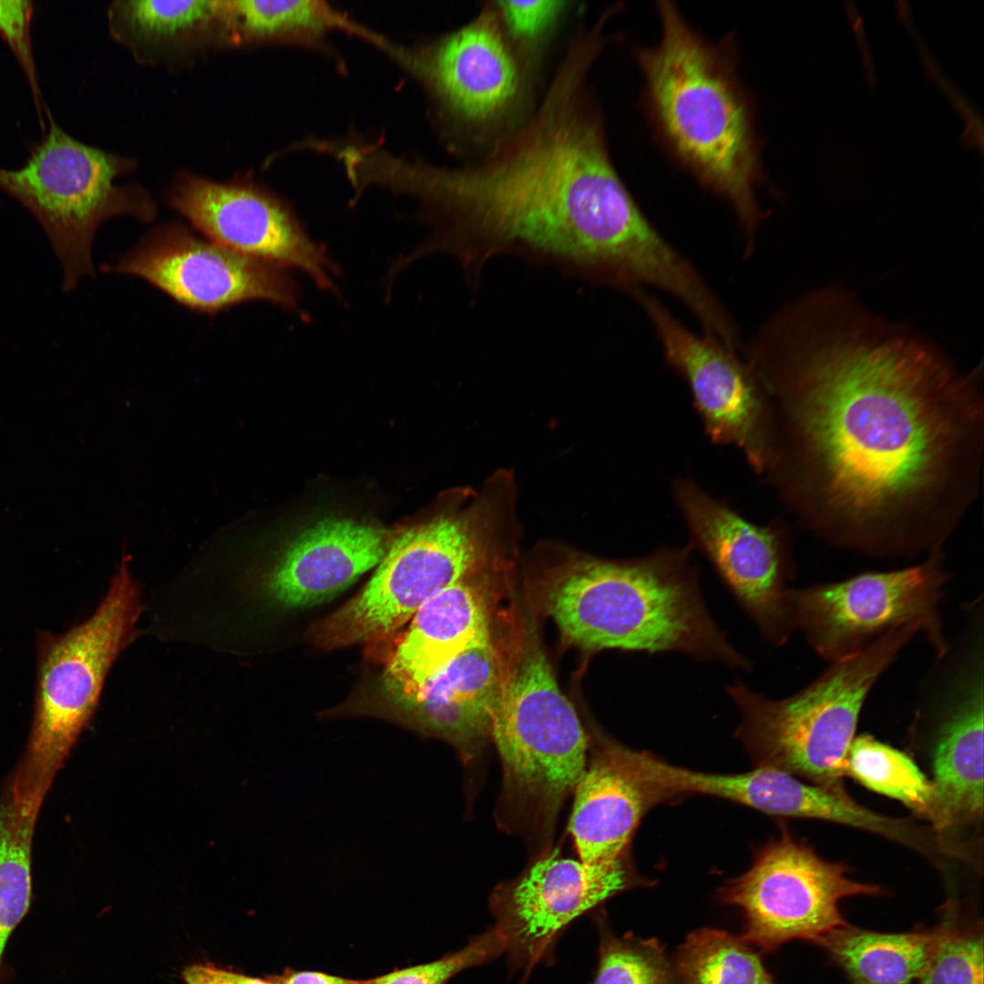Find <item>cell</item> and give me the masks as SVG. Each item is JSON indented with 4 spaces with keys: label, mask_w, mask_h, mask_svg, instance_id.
<instances>
[{
    "label": "cell",
    "mask_w": 984,
    "mask_h": 984,
    "mask_svg": "<svg viewBox=\"0 0 984 984\" xmlns=\"http://www.w3.org/2000/svg\"><path fill=\"white\" fill-rule=\"evenodd\" d=\"M659 43L635 50L657 135L701 184L732 207L751 252L764 214L753 109L736 72L734 37L707 41L671 2H658Z\"/></svg>",
    "instance_id": "cell-3"
},
{
    "label": "cell",
    "mask_w": 984,
    "mask_h": 984,
    "mask_svg": "<svg viewBox=\"0 0 984 984\" xmlns=\"http://www.w3.org/2000/svg\"><path fill=\"white\" fill-rule=\"evenodd\" d=\"M515 474L499 468L450 495L444 508L391 543L365 586L318 623L322 648L393 639L431 599L464 579L518 525Z\"/></svg>",
    "instance_id": "cell-5"
},
{
    "label": "cell",
    "mask_w": 984,
    "mask_h": 984,
    "mask_svg": "<svg viewBox=\"0 0 984 984\" xmlns=\"http://www.w3.org/2000/svg\"><path fill=\"white\" fill-rule=\"evenodd\" d=\"M944 932V922L927 931L883 933L847 923L815 943L841 967L852 984H916Z\"/></svg>",
    "instance_id": "cell-24"
},
{
    "label": "cell",
    "mask_w": 984,
    "mask_h": 984,
    "mask_svg": "<svg viewBox=\"0 0 984 984\" xmlns=\"http://www.w3.org/2000/svg\"><path fill=\"white\" fill-rule=\"evenodd\" d=\"M490 740L502 767L495 817L538 856L551 849L560 809L585 770L589 736L534 640L504 677Z\"/></svg>",
    "instance_id": "cell-6"
},
{
    "label": "cell",
    "mask_w": 984,
    "mask_h": 984,
    "mask_svg": "<svg viewBox=\"0 0 984 984\" xmlns=\"http://www.w3.org/2000/svg\"><path fill=\"white\" fill-rule=\"evenodd\" d=\"M629 877L621 859L589 864L563 857L558 849L537 856L518 876L498 886L490 907L517 962L542 956L573 920L624 890Z\"/></svg>",
    "instance_id": "cell-18"
},
{
    "label": "cell",
    "mask_w": 984,
    "mask_h": 984,
    "mask_svg": "<svg viewBox=\"0 0 984 984\" xmlns=\"http://www.w3.org/2000/svg\"><path fill=\"white\" fill-rule=\"evenodd\" d=\"M48 120L22 168H0V190L42 226L62 267V291L68 292L94 275L92 246L103 222L119 215L149 222L156 207L143 189L115 184L128 161L70 137L49 113Z\"/></svg>",
    "instance_id": "cell-9"
},
{
    "label": "cell",
    "mask_w": 984,
    "mask_h": 984,
    "mask_svg": "<svg viewBox=\"0 0 984 984\" xmlns=\"http://www.w3.org/2000/svg\"><path fill=\"white\" fill-rule=\"evenodd\" d=\"M275 984H363L361 980L345 979L323 972L285 970L282 975L269 978Z\"/></svg>",
    "instance_id": "cell-35"
},
{
    "label": "cell",
    "mask_w": 984,
    "mask_h": 984,
    "mask_svg": "<svg viewBox=\"0 0 984 984\" xmlns=\"http://www.w3.org/2000/svg\"><path fill=\"white\" fill-rule=\"evenodd\" d=\"M678 984H775L743 939L702 928L692 933L677 957Z\"/></svg>",
    "instance_id": "cell-28"
},
{
    "label": "cell",
    "mask_w": 984,
    "mask_h": 984,
    "mask_svg": "<svg viewBox=\"0 0 984 984\" xmlns=\"http://www.w3.org/2000/svg\"><path fill=\"white\" fill-rule=\"evenodd\" d=\"M671 497L689 534L764 639L784 644L794 630L787 603L794 576L792 537L780 519L750 521L689 477L671 483Z\"/></svg>",
    "instance_id": "cell-13"
},
{
    "label": "cell",
    "mask_w": 984,
    "mask_h": 984,
    "mask_svg": "<svg viewBox=\"0 0 984 984\" xmlns=\"http://www.w3.org/2000/svg\"><path fill=\"white\" fill-rule=\"evenodd\" d=\"M942 920V938L916 984H983L981 926L962 919L951 902Z\"/></svg>",
    "instance_id": "cell-29"
},
{
    "label": "cell",
    "mask_w": 984,
    "mask_h": 984,
    "mask_svg": "<svg viewBox=\"0 0 984 984\" xmlns=\"http://www.w3.org/2000/svg\"><path fill=\"white\" fill-rule=\"evenodd\" d=\"M108 17L115 37L145 62L231 45L228 1H116Z\"/></svg>",
    "instance_id": "cell-23"
},
{
    "label": "cell",
    "mask_w": 984,
    "mask_h": 984,
    "mask_svg": "<svg viewBox=\"0 0 984 984\" xmlns=\"http://www.w3.org/2000/svg\"><path fill=\"white\" fill-rule=\"evenodd\" d=\"M597 60L590 47L569 46L536 108L476 160L399 165L397 190L420 202L431 228L412 260L450 255L474 286L503 255L627 292L666 279L675 249L613 164L589 81Z\"/></svg>",
    "instance_id": "cell-2"
},
{
    "label": "cell",
    "mask_w": 984,
    "mask_h": 984,
    "mask_svg": "<svg viewBox=\"0 0 984 984\" xmlns=\"http://www.w3.org/2000/svg\"><path fill=\"white\" fill-rule=\"evenodd\" d=\"M182 979L185 984H275L269 978H254L210 963L187 966L182 970Z\"/></svg>",
    "instance_id": "cell-34"
},
{
    "label": "cell",
    "mask_w": 984,
    "mask_h": 984,
    "mask_svg": "<svg viewBox=\"0 0 984 984\" xmlns=\"http://www.w3.org/2000/svg\"><path fill=\"white\" fill-rule=\"evenodd\" d=\"M920 712L934 724L931 826L955 851L956 829L983 816L984 635L956 631L918 687Z\"/></svg>",
    "instance_id": "cell-11"
},
{
    "label": "cell",
    "mask_w": 984,
    "mask_h": 984,
    "mask_svg": "<svg viewBox=\"0 0 984 984\" xmlns=\"http://www.w3.org/2000/svg\"><path fill=\"white\" fill-rule=\"evenodd\" d=\"M231 45L293 37H314L332 29L383 40L323 1L241 0L228 2Z\"/></svg>",
    "instance_id": "cell-25"
},
{
    "label": "cell",
    "mask_w": 984,
    "mask_h": 984,
    "mask_svg": "<svg viewBox=\"0 0 984 984\" xmlns=\"http://www.w3.org/2000/svg\"><path fill=\"white\" fill-rule=\"evenodd\" d=\"M692 551L687 544L629 560L573 556L547 588V611L583 650L676 651L749 671L706 609Z\"/></svg>",
    "instance_id": "cell-4"
},
{
    "label": "cell",
    "mask_w": 984,
    "mask_h": 984,
    "mask_svg": "<svg viewBox=\"0 0 984 984\" xmlns=\"http://www.w3.org/2000/svg\"><path fill=\"white\" fill-rule=\"evenodd\" d=\"M920 632L894 629L859 653L833 662L796 693L774 700L737 682L725 687L742 721L736 735L759 766L845 790L847 755L865 701L879 677Z\"/></svg>",
    "instance_id": "cell-7"
},
{
    "label": "cell",
    "mask_w": 984,
    "mask_h": 984,
    "mask_svg": "<svg viewBox=\"0 0 984 984\" xmlns=\"http://www.w3.org/2000/svg\"><path fill=\"white\" fill-rule=\"evenodd\" d=\"M846 774L870 790L898 800L932 823V781L899 750L868 734L855 737L847 755Z\"/></svg>",
    "instance_id": "cell-27"
},
{
    "label": "cell",
    "mask_w": 984,
    "mask_h": 984,
    "mask_svg": "<svg viewBox=\"0 0 984 984\" xmlns=\"http://www.w3.org/2000/svg\"><path fill=\"white\" fill-rule=\"evenodd\" d=\"M502 26L517 49L533 66L540 46L568 9L566 1H494Z\"/></svg>",
    "instance_id": "cell-32"
},
{
    "label": "cell",
    "mask_w": 984,
    "mask_h": 984,
    "mask_svg": "<svg viewBox=\"0 0 984 984\" xmlns=\"http://www.w3.org/2000/svg\"><path fill=\"white\" fill-rule=\"evenodd\" d=\"M949 579L942 548L907 569L788 589L794 630L833 663L852 657L888 631L917 624L935 654L948 643L940 605Z\"/></svg>",
    "instance_id": "cell-10"
},
{
    "label": "cell",
    "mask_w": 984,
    "mask_h": 984,
    "mask_svg": "<svg viewBox=\"0 0 984 984\" xmlns=\"http://www.w3.org/2000/svg\"><path fill=\"white\" fill-rule=\"evenodd\" d=\"M507 948L506 936L494 926L474 938L463 948L437 960L396 969L363 980V984H446L459 972L489 961L507 951Z\"/></svg>",
    "instance_id": "cell-31"
},
{
    "label": "cell",
    "mask_w": 984,
    "mask_h": 984,
    "mask_svg": "<svg viewBox=\"0 0 984 984\" xmlns=\"http://www.w3.org/2000/svg\"><path fill=\"white\" fill-rule=\"evenodd\" d=\"M140 597L126 559L94 613L67 631L36 634L34 716L15 778L47 792L97 708L107 674L131 641Z\"/></svg>",
    "instance_id": "cell-8"
},
{
    "label": "cell",
    "mask_w": 984,
    "mask_h": 984,
    "mask_svg": "<svg viewBox=\"0 0 984 984\" xmlns=\"http://www.w3.org/2000/svg\"><path fill=\"white\" fill-rule=\"evenodd\" d=\"M574 794L569 831L579 859L589 864L620 860L651 803L621 760L617 743L603 738L592 746Z\"/></svg>",
    "instance_id": "cell-22"
},
{
    "label": "cell",
    "mask_w": 984,
    "mask_h": 984,
    "mask_svg": "<svg viewBox=\"0 0 984 984\" xmlns=\"http://www.w3.org/2000/svg\"><path fill=\"white\" fill-rule=\"evenodd\" d=\"M108 270L142 278L210 314L256 300L295 310L300 300L287 270L200 239L178 222L155 228Z\"/></svg>",
    "instance_id": "cell-16"
},
{
    "label": "cell",
    "mask_w": 984,
    "mask_h": 984,
    "mask_svg": "<svg viewBox=\"0 0 984 984\" xmlns=\"http://www.w3.org/2000/svg\"><path fill=\"white\" fill-rule=\"evenodd\" d=\"M648 315L664 359L685 381L707 437L734 446L760 477L773 455L774 423L768 396L738 350L682 323L641 289L630 293Z\"/></svg>",
    "instance_id": "cell-15"
},
{
    "label": "cell",
    "mask_w": 984,
    "mask_h": 984,
    "mask_svg": "<svg viewBox=\"0 0 984 984\" xmlns=\"http://www.w3.org/2000/svg\"><path fill=\"white\" fill-rule=\"evenodd\" d=\"M503 681L499 657L489 641L450 661L411 703L393 715L415 731L449 743L469 764L490 740Z\"/></svg>",
    "instance_id": "cell-20"
},
{
    "label": "cell",
    "mask_w": 984,
    "mask_h": 984,
    "mask_svg": "<svg viewBox=\"0 0 984 984\" xmlns=\"http://www.w3.org/2000/svg\"><path fill=\"white\" fill-rule=\"evenodd\" d=\"M490 640L486 606L464 579L427 601L398 637L384 680L395 709L411 703L454 658Z\"/></svg>",
    "instance_id": "cell-21"
},
{
    "label": "cell",
    "mask_w": 984,
    "mask_h": 984,
    "mask_svg": "<svg viewBox=\"0 0 984 984\" xmlns=\"http://www.w3.org/2000/svg\"><path fill=\"white\" fill-rule=\"evenodd\" d=\"M391 543L388 533L350 518H328L287 546L265 580L269 597L285 608L326 601L376 567Z\"/></svg>",
    "instance_id": "cell-19"
},
{
    "label": "cell",
    "mask_w": 984,
    "mask_h": 984,
    "mask_svg": "<svg viewBox=\"0 0 984 984\" xmlns=\"http://www.w3.org/2000/svg\"><path fill=\"white\" fill-rule=\"evenodd\" d=\"M744 357L773 415L763 481L802 528L874 558L942 548L977 497L975 376L831 290L781 308Z\"/></svg>",
    "instance_id": "cell-1"
},
{
    "label": "cell",
    "mask_w": 984,
    "mask_h": 984,
    "mask_svg": "<svg viewBox=\"0 0 984 984\" xmlns=\"http://www.w3.org/2000/svg\"><path fill=\"white\" fill-rule=\"evenodd\" d=\"M170 205L210 241L282 269L306 274L320 289L337 292L338 269L291 210L248 182H217L183 174Z\"/></svg>",
    "instance_id": "cell-17"
},
{
    "label": "cell",
    "mask_w": 984,
    "mask_h": 984,
    "mask_svg": "<svg viewBox=\"0 0 984 984\" xmlns=\"http://www.w3.org/2000/svg\"><path fill=\"white\" fill-rule=\"evenodd\" d=\"M34 10L32 1H0V36L15 55L37 98L38 87L30 34Z\"/></svg>",
    "instance_id": "cell-33"
},
{
    "label": "cell",
    "mask_w": 984,
    "mask_h": 984,
    "mask_svg": "<svg viewBox=\"0 0 984 984\" xmlns=\"http://www.w3.org/2000/svg\"><path fill=\"white\" fill-rule=\"evenodd\" d=\"M676 977L658 941L603 934L593 984H678Z\"/></svg>",
    "instance_id": "cell-30"
},
{
    "label": "cell",
    "mask_w": 984,
    "mask_h": 984,
    "mask_svg": "<svg viewBox=\"0 0 984 984\" xmlns=\"http://www.w3.org/2000/svg\"><path fill=\"white\" fill-rule=\"evenodd\" d=\"M40 807L37 802L12 793H6L0 804V960L30 905L31 846Z\"/></svg>",
    "instance_id": "cell-26"
},
{
    "label": "cell",
    "mask_w": 984,
    "mask_h": 984,
    "mask_svg": "<svg viewBox=\"0 0 984 984\" xmlns=\"http://www.w3.org/2000/svg\"><path fill=\"white\" fill-rule=\"evenodd\" d=\"M848 867L820 857L810 846L783 834L767 844L752 866L723 889V899L743 912V939L764 950L784 942H816L845 921L841 899L881 894L876 885L856 881Z\"/></svg>",
    "instance_id": "cell-14"
},
{
    "label": "cell",
    "mask_w": 984,
    "mask_h": 984,
    "mask_svg": "<svg viewBox=\"0 0 984 984\" xmlns=\"http://www.w3.org/2000/svg\"><path fill=\"white\" fill-rule=\"evenodd\" d=\"M444 111L477 140L507 131L531 89L534 66L507 36L494 2L415 51H396Z\"/></svg>",
    "instance_id": "cell-12"
}]
</instances>
